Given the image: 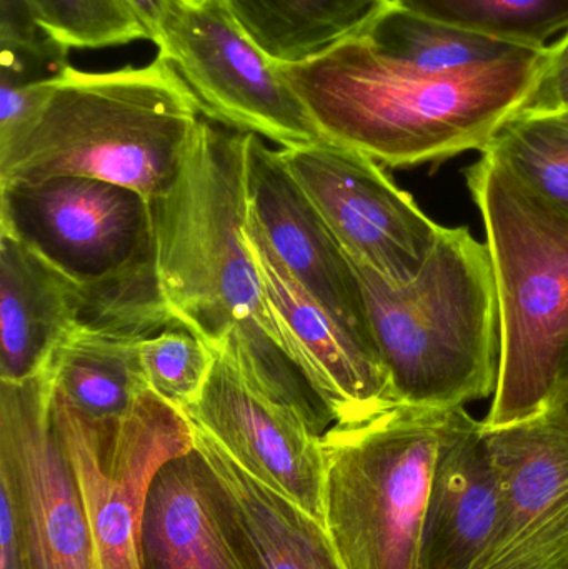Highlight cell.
Masks as SVG:
<instances>
[{
    "label": "cell",
    "instance_id": "277c9868",
    "mask_svg": "<svg viewBox=\"0 0 568 569\" xmlns=\"http://www.w3.org/2000/svg\"><path fill=\"white\" fill-rule=\"evenodd\" d=\"M349 260L397 403L452 410L494 397L499 307L486 243L467 227L440 226L426 262L403 283Z\"/></svg>",
    "mask_w": 568,
    "mask_h": 569
},
{
    "label": "cell",
    "instance_id": "5bb4252c",
    "mask_svg": "<svg viewBox=\"0 0 568 569\" xmlns=\"http://www.w3.org/2000/svg\"><path fill=\"white\" fill-rule=\"evenodd\" d=\"M246 197L250 220L280 262L343 330L377 355L349 257L287 169L280 150L267 147L256 133H247Z\"/></svg>",
    "mask_w": 568,
    "mask_h": 569
},
{
    "label": "cell",
    "instance_id": "9a60e30c",
    "mask_svg": "<svg viewBox=\"0 0 568 569\" xmlns=\"http://www.w3.org/2000/svg\"><path fill=\"white\" fill-rule=\"evenodd\" d=\"M217 523L243 569H346L322 521L247 473L199 428Z\"/></svg>",
    "mask_w": 568,
    "mask_h": 569
},
{
    "label": "cell",
    "instance_id": "5b68a950",
    "mask_svg": "<svg viewBox=\"0 0 568 569\" xmlns=\"http://www.w3.org/2000/svg\"><path fill=\"white\" fill-rule=\"evenodd\" d=\"M499 307V375L484 427L542 413L568 345V216L484 149L464 170Z\"/></svg>",
    "mask_w": 568,
    "mask_h": 569
},
{
    "label": "cell",
    "instance_id": "2e32d148",
    "mask_svg": "<svg viewBox=\"0 0 568 569\" xmlns=\"http://www.w3.org/2000/svg\"><path fill=\"white\" fill-rule=\"evenodd\" d=\"M502 491L482 421L447 413L423 517L417 569H474L489 550Z\"/></svg>",
    "mask_w": 568,
    "mask_h": 569
},
{
    "label": "cell",
    "instance_id": "8fae6325",
    "mask_svg": "<svg viewBox=\"0 0 568 569\" xmlns=\"http://www.w3.org/2000/svg\"><path fill=\"white\" fill-rule=\"evenodd\" d=\"M280 156L350 259L390 283L419 272L440 226L382 163L326 137Z\"/></svg>",
    "mask_w": 568,
    "mask_h": 569
},
{
    "label": "cell",
    "instance_id": "f1b7e54d",
    "mask_svg": "<svg viewBox=\"0 0 568 569\" xmlns=\"http://www.w3.org/2000/svg\"><path fill=\"white\" fill-rule=\"evenodd\" d=\"M129 2L132 3L133 9L139 12L140 19L149 29L150 42L156 43L176 0H129Z\"/></svg>",
    "mask_w": 568,
    "mask_h": 569
},
{
    "label": "cell",
    "instance_id": "ffe728a7",
    "mask_svg": "<svg viewBox=\"0 0 568 569\" xmlns=\"http://www.w3.org/2000/svg\"><path fill=\"white\" fill-rule=\"evenodd\" d=\"M142 343L126 335L73 328L46 368L53 395L87 417L126 415L150 391Z\"/></svg>",
    "mask_w": 568,
    "mask_h": 569
},
{
    "label": "cell",
    "instance_id": "3957f363",
    "mask_svg": "<svg viewBox=\"0 0 568 569\" xmlns=\"http://www.w3.org/2000/svg\"><path fill=\"white\" fill-rule=\"evenodd\" d=\"M203 110L167 60L82 72L70 67L46 103L0 140V183L89 177L163 196Z\"/></svg>",
    "mask_w": 568,
    "mask_h": 569
},
{
    "label": "cell",
    "instance_id": "484cf974",
    "mask_svg": "<svg viewBox=\"0 0 568 569\" xmlns=\"http://www.w3.org/2000/svg\"><path fill=\"white\" fill-rule=\"evenodd\" d=\"M486 149L568 216V117L517 113Z\"/></svg>",
    "mask_w": 568,
    "mask_h": 569
},
{
    "label": "cell",
    "instance_id": "e0dca14e",
    "mask_svg": "<svg viewBox=\"0 0 568 569\" xmlns=\"http://www.w3.org/2000/svg\"><path fill=\"white\" fill-rule=\"evenodd\" d=\"M243 236L270 303L299 343L336 423L360 420L399 405L377 355L343 330L297 282L249 213Z\"/></svg>",
    "mask_w": 568,
    "mask_h": 569
},
{
    "label": "cell",
    "instance_id": "8992f818",
    "mask_svg": "<svg viewBox=\"0 0 568 569\" xmlns=\"http://www.w3.org/2000/svg\"><path fill=\"white\" fill-rule=\"evenodd\" d=\"M447 413L399 403L320 438L323 527L346 569H417Z\"/></svg>",
    "mask_w": 568,
    "mask_h": 569
},
{
    "label": "cell",
    "instance_id": "ba28073f",
    "mask_svg": "<svg viewBox=\"0 0 568 569\" xmlns=\"http://www.w3.org/2000/svg\"><path fill=\"white\" fill-rule=\"evenodd\" d=\"M156 47L209 119L282 149L322 139L279 63L246 36L220 0H176Z\"/></svg>",
    "mask_w": 568,
    "mask_h": 569
},
{
    "label": "cell",
    "instance_id": "d6986e66",
    "mask_svg": "<svg viewBox=\"0 0 568 569\" xmlns=\"http://www.w3.org/2000/svg\"><path fill=\"white\" fill-rule=\"evenodd\" d=\"M142 569H243L210 507L206 458L197 448L167 461L150 487Z\"/></svg>",
    "mask_w": 568,
    "mask_h": 569
},
{
    "label": "cell",
    "instance_id": "603a6c76",
    "mask_svg": "<svg viewBox=\"0 0 568 569\" xmlns=\"http://www.w3.org/2000/svg\"><path fill=\"white\" fill-rule=\"evenodd\" d=\"M42 30L69 49L150 40L129 0H0V36Z\"/></svg>",
    "mask_w": 568,
    "mask_h": 569
},
{
    "label": "cell",
    "instance_id": "d4e9b609",
    "mask_svg": "<svg viewBox=\"0 0 568 569\" xmlns=\"http://www.w3.org/2000/svg\"><path fill=\"white\" fill-rule=\"evenodd\" d=\"M69 50L42 30L0 36V140L46 103L53 83L72 67Z\"/></svg>",
    "mask_w": 568,
    "mask_h": 569
},
{
    "label": "cell",
    "instance_id": "7402d4cb",
    "mask_svg": "<svg viewBox=\"0 0 568 569\" xmlns=\"http://www.w3.org/2000/svg\"><path fill=\"white\" fill-rule=\"evenodd\" d=\"M357 33L386 59L432 76L492 66L539 50L429 19L393 0Z\"/></svg>",
    "mask_w": 568,
    "mask_h": 569
},
{
    "label": "cell",
    "instance_id": "ac0fdd59",
    "mask_svg": "<svg viewBox=\"0 0 568 569\" xmlns=\"http://www.w3.org/2000/svg\"><path fill=\"white\" fill-rule=\"evenodd\" d=\"M79 301V283L0 230V381L46 371L76 327Z\"/></svg>",
    "mask_w": 568,
    "mask_h": 569
},
{
    "label": "cell",
    "instance_id": "7a4b0ae2",
    "mask_svg": "<svg viewBox=\"0 0 568 569\" xmlns=\"http://www.w3.org/2000/svg\"><path fill=\"white\" fill-rule=\"evenodd\" d=\"M546 53L432 76L386 59L356 32L279 66L322 137L406 169L482 152L526 102Z\"/></svg>",
    "mask_w": 568,
    "mask_h": 569
},
{
    "label": "cell",
    "instance_id": "6da1fadb",
    "mask_svg": "<svg viewBox=\"0 0 568 569\" xmlns=\"http://www.w3.org/2000/svg\"><path fill=\"white\" fill-rule=\"evenodd\" d=\"M247 133L203 113L176 182L150 200L160 290L176 320L322 437L336 417L243 236Z\"/></svg>",
    "mask_w": 568,
    "mask_h": 569
},
{
    "label": "cell",
    "instance_id": "9c48e42d",
    "mask_svg": "<svg viewBox=\"0 0 568 569\" xmlns=\"http://www.w3.org/2000/svg\"><path fill=\"white\" fill-rule=\"evenodd\" d=\"M0 230L79 284L117 276L156 250L150 200L89 177L0 183Z\"/></svg>",
    "mask_w": 568,
    "mask_h": 569
},
{
    "label": "cell",
    "instance_id": "83f0119b",
    "mask_svg": "<svg viewBox=\"0 0 568 569\" xmlns=\"http://www.w3.org/2000/svg\"><path fill=\"white\" fill-rule=\"evenodd\" d=\"M517 113H534V116L568 113V30L559 42L547 47L546 59L540 67L536 83Z\"/></svg>",
    "mask_w": 568,
    "mask_h": 569
},
{
    "label": "cell",
    "instance_id": "4fadbf2b",
    "mask_svg": "<svg viewBox=\"0 0 568 569\" xmlns=\"http://www.w3.org/2000/svg\"><path fill=\"white\" fill-rule=\"evenodd\" d=\"M247 473L323 523L322 441L290 408L253 387L222 355L199 400L183 411Z\"/></svg>",
    "mask_w": 568,
    "mask_h": 569
},
{
    "label": "cell",
    "instance_id": "4316f807",
    "mask_svg": "<svg viewBox=\"0 0 568 569\" xmlns=\"http://www.w3.org/2000/svg\"><path fill=\"white\" fill-rule=\"evenodd\" d=\"M140 358L149 390L182 415L199 400L213 365V351L180 321L147 338Z\"/></svg>",
    "mask_w": 568,
    "mask_h": 569
},
{
    "label": "cell",
    "instance_id": "4dcf8cb0",
    "mask_svg": "<svg viewBox=\"0 0 568 569\" xmlns=\"http://www.w3.org/2000/svg\"><path fill=\"white\" fill-rule=\"evenodd\" d=\"M562 116H566V117H568V113H562Z\"/></svg>",
    "mask_w": 568,
    "mask_h": 569
},
{
    "label": "cell",
    "instance_id": "44dd1931",
    "mask_svg": "<svg viewBox=\"0 0 568 569\" xmlns=\"http://www.w3.org/2000/svg\"><path fill=\"white\" fill-rule=\"evenodd\" d=\"M390 0H220L273 62L299 63L352 36Z\"/></svg>",
    "mask_w": 568,
    "mask_h": 569
},
{
    "label": "cell",
    "instance_id": "cb8c5ba5",
    "mask_svg": "<svg viewBox=\"0 0 568 569\" xmlns=\"http://www.w3.org/2000/svg\"><path fill=\"white\" fill-rule=\"evenodd\" d=\"M420 16L517 46L544 49L568 30V0H393Z\"/></svg>",
    "mask_w": 568,
    "mask_h": 569
},
{
    "label": "cell",
    "instance_id": "52a82bcc",
    "mask_svg": "<svg viewBox=\"0 0 568 569\" xmlns=\"http://www.w3.org/2000/svg\"><path fill=\"white\" fill-rule=\"evenodd\" d=\"M53 418L82 495L96 569H142L150 487L196 448L190 421L149 391L120 417H87L53 395Z\"/></svg>",
    "mask_w": 568,
    "mask_h": 569
},
{
    "label": "cell",
    "instance_id": "30bf717a",
    "mask_svg": "<svg viewBox=\"0 0 568 569\" xmlns=\"http://www.w3.org/2000/svg\"><path fill=\"white\" fill-rule=\"evenodd\" d=\"M0 383V493L12 503L26 569H96L49 377L43 371L22 383Z\"/></svg>",
    "mask_w": 568,
    "mask_h": 569
},
{
    "label": "cell",
    "instance_id": "7c38bea8",
    "mask_svg": "<svg viewBox=\"0 0 568 569\" xmlns=\"http://www.w3.org/2000/svg\"><path fill=\"white\" fill-rule=\"evenodd\" d=\"M484 430L502 511L474 569H568V413L547 408Z\"/></svg>",
    "mask_w": 568,
    "mask_h": 569
},
{
    "label": "cell",
    "instance_id": "f546056e",
    "mask_svg": "<svg viewBox=\"0 0 568 569\" xmlns=\"http://www.w3.org/2000/svg\"><path fill=\"white\" fill-rule=\"evenodd\" d=\"M554 410L568 413V345L564 351L562 361H560L559 373H557L556 385H554L552 395H550L549 407Z\"/></svg>",
    "mask_w": 568,
    "mask_h": 569
}]
</instances>
